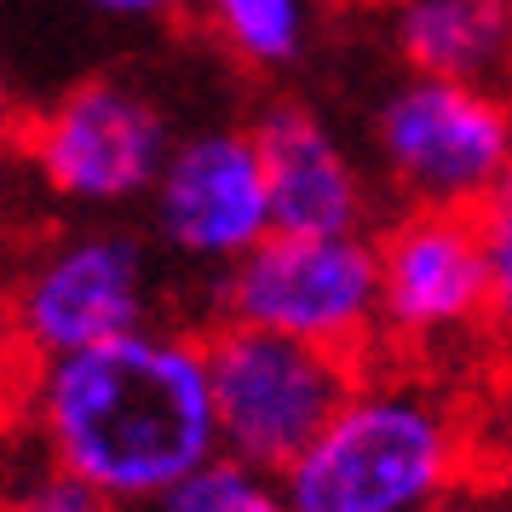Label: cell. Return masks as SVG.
Returning <instances> with one entry per match:
<instances>
[{
  "label": "cell",
  "instance_id": "1",
  "mask_svg": "<svg viewBox=\"0 0 512 512\" xmlns=\"http://www.w3.org/2000/svg\"><path fill=\"white\" fill-rule=\"evenodd\" d=\"M18 415L47 466L104 489L116 507H162L219 449L208 346L150 323L75 357L24 363Z\"/></svg>",
  "mask_w": 512,
  "mask_h": 512
},
{
  "label": "cell",
  "instance_id": "2",
  "mask_svg": "<svg viewBox=\"0 0 512 512\" xmlns=\"http://www.w3.org/2000/svg\"><path fill=\"white\" fill-rule=\"evenodd\" d=\"M282 484L294 512H443L466 484V426L432 380L363 369Z\"/></svg>",
  "mask_w": 512,
  "mask_h": 512
},
{
  "label": "cell",
  "instance_id": "3",
  "mask_svg": "<svg viewBox=\"0 0 512 512\" xmlns=\"http://www.w3.org/2000/svg\"><path fill=\"white\" fill-rule=\"evenodd\" d=\"M202 346H208L219 449L277 478L323 438L328 420L346 409V397L363 380L357 357L242 323H213Z\"/></svg>",
  "mask_w": 512,
  "mask_h": 512
},
{
  "label": "cell",
  "instance_id": "4",
  "mask_svg": "<svg viewBox=\"0 0 512 512\" xmlns=\"http://www.w3.org/2000/svg\"><path fill=\"white\" fill-rule=\"evenodd\" d=\"M374 156L409 208L484 213L512 173V93L403 75L374 110Z\"/></svg>",
  "mask_w": 512,
  "mask_h": 512
},
{
  "label": "cell",
  "instance_id": "5",
  "mask_svg": "<svg viewBox=\"0 0 512 512\" xmlns=\"http://www.w3.org/2000/svg\"><path fill=\"white\" fill-rule=\"evenodd\" d=\"M219 323L265 328L363 363L374 334L386 328L374 236H265L219 277Z\"/></svg>",
  "mask_w": 512,
  "mask_h": 512
},
{
  "label": "cell",
  "instance_id": "6",
  "mask_svg": "<svg viewBox=\"0 0 512 512\" xmlns=\"http://www.w3.org/2000/svg\"><path fill=\"white\" fill-rule=\"evenodd\" d=\"M12 351L24 363L75 357L104 340L150 328V254L133 231L75 225L47 236L6 294Z\"/></svg>",
  "mask_w": 512,
  "mask_h": 512
},
{
  "label": "cell",
  "instance_id": "7",
  "mask_svg": "<svg viewBox=\"0 0 512 512\" xmlns=\"http://www.w3.org/2000/svg\"><path fill=\"white\" fill-rule=\"evenodd\" d=\"M18 144L47 196L75 208H127L150 202L179 139L156 93L127 75H93L41 104Z\"/></svg>",
  "mask_w": 512,
  "mask_h": 512
},
{
  "label": "cell",
  "instance_id": "8",
  "mask_svg": "<svg viewBox=\"0 0 512 512\" xmlns=\"http://www.w3.org/2000/svg\"><path fill=\"white\" fill-rule=\"evenodd\" d=\"M150 219L162 248L219 277L242 265L265 236H277L254 127H202L173 144L150 190Z\"/></svg>",
  "mask_w": 512,
  "mask_h": 512
},
{
  "label": "cell",
  "instance_id": "9",
  "mask_svg": "<svg viewBox=\"0 0 512 512\" xmlns=\"http://www.w3.org/2000/svg\"><path fill=\"white\" fill-rule=\"evenodd\" d=\"M380 311L403 346H438L466 328L495 323V277L478 213L403 208L374 236Z\"/></svg>",
  "mask_w": 512,
  "mask_h": 512
},
{
  "label": "cell",
  "instance_id": "10",
  "mask_svg": "<svg viewBox=\"0 0 512 512\" xmlns=\"http://www.w3.org/2000/svg\"><path fill=\"white\" fill-rule=\"evenodd\" d=\"M254 144L271 185L277 231L294 236H357L369 219V185L351 162V150L328 133L323 116L305 104H271L254 121Z\"/></svg>",
  "mask_w": 512,
  "mask_h": 512
},
{
  "label": "cell",
  "instance_id": "11",
  "mask_svg": "<svg viewBox=\"0 0 512 512\" xmlns=\"http://www.w3.org/2000/svg\"><path fill=\"white\" fill-rule=\"evenodd\" d=\"M386 35L409 75L512 81V0H386Z\"/></svg>",
  "mask_w": 512,
  "mask_h": 512
},
{
  "label": "cell",
  "instance_id": "12",
  "mask_svg": "<svg viewBox=\"0 0 512 512\" xmlns=\"http://www.w3.org/2000/svg\"><path fill=\"white\" fill-rule=\"evenodd\" d=\"M196 24L231 64L277 75L311 47V0H190Z\"/></svg>",
  "mask_w": 512,
  "mask_h": 512
},
{
  "label": "cell",
  "instance_id": "13",
  "mask_svg": "<svg viewBox=\"0 0 512 512\" xmlns=\"http://www.w3.org/2000/svg\"><path fill=\"white\" fill-rule=\"evenodd\" d=\"M162 512H294V501H288V484L277 472L236 461V455H213L202 472H190L167 495Z\"/></svg>",
  "mask_w": 512,
  "mask_h": 512
},
{
  "label": "cell",
  "instance_id": "14",
  "mask_svg": "<svg viewBox=\"0 0 512 512\" xmlns=\"http://www.w3.org/2000/svg\"><path fill=\"white\" fill-rule=\"evenodd\" d=\"M12 512H116V501L104 489H93L87 478L64 472V466L35 461V472L12 495Z\"/></svg>",
  "mask_w": 512,
  "mask_h": 512
},
{
  "label": "cell",
  "instance_id": "15",
  "mask_svg": "<svg viewBox=\"0 0 512 512\" xmlns=\"http://www.w3.org/2000/svg\"><path fill=\"white\" fill-rule=\"evenodd\" d=\"M478 225H484V248H489V277H495V323L512 334V173L507 185L489 196Z\"/></svg>",
  "mask_w": 512,
  "mask_h": 512
},
{
  "label": "cell",
  "instance_id": "16",
  "mask_svg": "<svg viewBox=\"0 0 512 512\" xmlns=\"http://www.w3.org/2000/svg\"><path fill=\"white\" fill-rule=\"evenodd\" d=\"M98 18H121V24H162L173 12H185L190 0H87Z\"/></svg>",
  "mask_w": 512,
  "mask_h": 512
}]
</instances>
